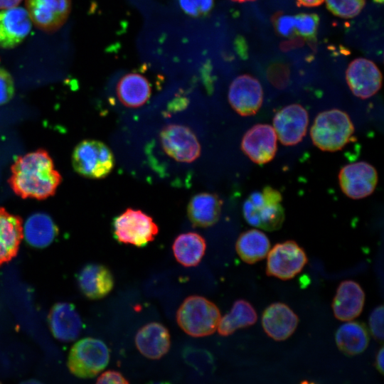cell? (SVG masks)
<instances>
[{
    "mask_svg": "<svg viewBox=\"0 0 384 384\" xmlns=\"http://www.w3.org/2000/svg\"><path fill=\"white\" fill-rule=\"evenodd\" d=\"M60 181L47 152L28 153L15 162L11 184L14 191L23 198L43 199L53 195Z\"/></svg>",
    "mask_w": 384,
    "mask_h": 384,
    "instance_id": "1",
    "label": "cell"
},
{
    "mask_svg": "<svg viewBox=\"0 0 384 384\" xmlns=\"http://www.w3.org/2000/svg\"><path fill=\"white\" fill-rule=\"evenodd\" d=\"M353 133L354 126L351 118L338 109L319 113L310 129L314 144L324 151L341 150L351 142Z\"/></svg>",
    "mask_w": 384,
    "mask_h": 384,
    "instance_id": "2",
    "label": "cell"
},
{
    "mask_svg": "<svg viewBox=\"0 0 384 384\" xmlns=\"http://www.w3.org/2000/svg\"><path fill=\"white\" fill-rule=\"evenodd\" d=\"M281 193L267 186L261 191L252 192L242 206L243 216L250 225L274 231L279 229L284 220Z\"/></svg>",
    "mask_w": 384,
    "mask_h": 384,
    "instance_id": "3",
    "label": "cell"
},
{
    "mask_svg": "<svg viewBox=\"0 0 384 384\" xmlns=\"http://www.w3.org/2000/svg\"><path fill=\"white\" fill-rule=\"evenodd\" d=\"M220 317L218 306L209 299L198 295L186 298L176 313L178 326L185 333L193 337L213 334Z\"/></svg>",
    "mask_w": 384,
    "mask_h": 384,
    "instance_id": "4",
    "label": "cell"
},
{
    "mask_svg": "<svg viewBox=\"0 0 384 384\" xmlns=\"http://www.w3.org/2000/svg\"><path fill=\"white\" fill-rule=\"evenodd\" d=\"M109 361V348L102 341L85 338L77 341L71 348L68 366L75 376L89 378L103 370Z\"/></svg>",
    "mask_w": 384,
    "mask_h": 384,
    "instance_id": "5",
    "label": "cell"
},
{
    "mask_svg": "<svg viewBox=\"0 0 384 384\" xmlns=\"http://www.w3.org/2000/svg\"><path fill=\"white\" fill-rule=\"evenodd\" d=\"M112 230L118 242L138 247L146 246L159 233V227L151 216L130 208L114 218Z\"/></svg>",
    "mask_w": 384,
    "mask_h": 384,
    "instance_id": "6",
    "label": "cell"
},
{
    "mask_svg": "<svg viewBox=\"0 0 384 384\" xmlns=\"http://www.w3.org/2000/svg\"><path fill=\"white\" fill-rule=\"evenodd\" d=\"M73 166L80 175L90 178H103L113 169L114 157L110 149L103 142L87 139L75 148Z\"/></svg>",
    "mask_w": 384,
    "mask_h": 384,
    "instance_id": "7",
    "label": "cell"
},
{
    "mask_svg": "<svg viewBox=\"0 0 384 384\" xmlns=\"http://www.w3.org/2000/svg\"><path fill=\"white\" fill-rule=\"evenodd\" d=\"M267 256V274L282 280L294 277L308 262L305 251L294 240L276 244Z\"/></svg>",
    "mask_w": 384,
    "mask_h": 384,
    "instance_id": "8",
    "label": "cell"
},
{
    "mask_svg": "<svg viewBox=\"0 0 384 384\" xmlns=\"http://www.w3.org/2000/svg\"><path fill=\"white\" fill-rule=\"evenodd\" d=\"M164 151L175 161L191 163L201 154L200 143L188 127L181 124H169L160 134Z\"/></svg>",
    "mask_w": 384,
    "mask_h": 384,
    "instance_id": "9",
    "label": "cell"
},
{
    "mask_svg": "<svg viewBox=\"0 0 384 384\" xmlns=\"http://www.w3.org/2000/svg\"><path fill=\"white\" fill-rule=\"evenodd\" d=\"M378 180L376 169L366 161L346 164L338 174L339 185L343 193L355 200L371 195L376 188Z\"/></svg>",
    "mask_w": 384,
    "mask_h": 384,
    "instance_id": "10",
    "label": "cell"
},
{
    "mask_svg": "<svg viewBox=\"0 0 384 384\" xmlns=\"http://www.w3.org/2000/svg\"><path fill=\"white\" fill-rule=\"evenodd\" d=\"M263 90L257 79L244 74L231 82L228 93L231 107L240 115L248 117L255 114L263 102Z\"/></svg>",
    "mask_w": 384,
    "mask_h": 384,
    "instance_id": "11",
    "label": "cell"
},
{
    "mask_svg": "<svg viewBox=\"0 0 384 384\" xmlns=\"http://www.w3.org/2000/svg\"><path fill=\"white\" fill-rule=\"evenodd\" d=\"M26 6L31 21L38 28L53 33L66 22L71 0H26Z\"/></svg>",
    "mask_w": 384,
    "mask_h": 384,
    "instance_id": "12",
    "label": "cell"
},
{
    "mask_svg": "<svg viewBox=\"0 0 384 384\" xmlns=\"http://www.w3.org/2000/svg\"><path fill=\"white\" fill-rule=\"evenodd\" d=\"M308 124V112L299 104L284 107L273 118V128L277 137L285 146H293L299 143L306 133Z\"/></svg>",
    "mask_w": 384,
    "mask_h": 384,
    "instance_id": "13",
    "label": "cell"
},
{
    "mask_svg": "<svg viewBox=\"0 0 384 384\" xmlns=\"http://www.w3.org/2000/svg\"><path fill=\"white\" fill-rule=\"evenodd\" d=\"M346 80L351 92L365 100L375 95L382 85V74L369 59L358 58L352 60L346 71Z\"/></svg>",
    "mask_w": 384,
    "mask_h": 384,
    "instance_id": "14",
    "label": "cell"
},
{
    "mask_svg": "<svg viewBox=\"0 0 384 384\" xmlns=\"http://www.w3.org/2000/svg\"><path fill=\"white\" fill-rule=\"evenodd\" d=\"M277 140V134L272 126L268 124H257L244 134L241 147L252 161L257 164H265L275 156Z\"/></svg>",
    "mask_w": 384,
    "mask_h": 384,
    "instance_id": "15",
    "label": "cell"
},
{
    "mask_svg": "<svg viewBox=\"0 0 384 384\" xmlns=\"http://www.w3.org/2000/svg\"><path fill=\"white\" fill-rule=\"evenodd\" d=\"M31 21L26 9L13 7L0 11V48L18 46L29 34Z\"/></svg>",
    "mask_w": 384,
    "mask_h": 384,
    "instance_id": "16",
    "label": "cell"
},
{
    "mask_svg": "<svg viewBox=\"0 0 384 384\" xmlns=\"http://www.w3.org/2000/svg\"><path fill=\"white\" fill-rule=\"evenodd\" d=\"M299 323L297 315L287 304L281 302L268 306L262 315L265 333L275 341H284L295 331Z\"/></svg>",
    "mask_w": 384,
    "mask_h": 384,
    "instance_id": "17",
    "label": "cell"
},
{
    "mask_svg": "<svg viewBox=\"0 0 384 384\" xmlns=\"http://www.w3.org/2000/svg\"><path fill=\"white\" fill-rule=\"evenodd\" d=\"M364 302L365 293L359 284L353 280L343 281L333 299L334 314L340 321L353 320L362 312Z\"/></svg>",
    "mask_w": 384,
    "mask_h": 384,
    "instance_id": "18",
    "label": "cell"
},
{
    "mask_svg": "<svg viewBox=\"0 0 384 384\" xmlns=\"http://www.w3.org/2000/svg\"><path fill=\"white\" fill-rule=\"evenodd\" d=\"M139 351L150 359H159L169 350L171 337L168 329L158 322H150L142 326L135 336Z\"/></svg>",
    "mask_w": 384,
    "mask_h": 384,
    "instance_id": "19",
    "label": "cell"
},
{
    "mask_svg": "<svg viewBox=\"0 0 384 384\" xmlns=\"http://www.w3.org/2000/svg\"><path fill=\"white\" fill-rule=\"evenodd\" d=\"M48 320L53 336L63 341L77 338L82 328L81 319L74 306L65 302L58 303L53 306Z\"/></svg>",
    "mask_w": 384,
    "mask_h": 384,
    "instance_id": "20",
    "label": "cell"
},
{
    "mask_svg": "<svg viewBox=\"0 0 384 384\" xmlns=\"http://www.w3.org/2000/svg\"><path fill=\"white\" fill-rule=\"evenodd\" d=\"M110 270L100 264H88L80 272L78 282L81 292L87 298L99 299L106 297L114 287Z\"/></svg>",
    "mask_w": 384,
    "mask_h": 384,
    "instance_id": "21",
    "label": "cell"
},
{
    "mask_svg": "<svg viewBox=\"0 0 384 384\" xmlns=\"http://www.w3.org/2000/svg\"><path fill=\"white\" fill-rule=\"evenodd\" d=\"M222 201L215 193H199L193 196L187 208L188 216L195 227L207 228L217 223Z\"/></svg>",
    "mask_w": 384,
    "mask_h": 384,
    "instance_id": "22",
    "label": "cell"
},
{
    "mask_svg": "<svg viewBox=\"0 0 384 384\" xmlns=\"http://www.w3.org/2000/svg\"><path fill=\"white\" fill-rule=\"evenodd\" d=\"M22 237L21 220L0 208V265L16 255Z\"/></svg>",
    "mask_w": 384,
    "mask_h": 384,
    "instance_id": "23",
    "label": "cell"
},
{
    "mask_svg": "<svg viewBox=\"0 0 384 384\" xmlns=\"http://www.w3.org/2000/svg\"><path fill=\"white\" fill-rule=\"evenodd\" d=\"M117 95L119 101L129 107H139L144 105L151 95L148 80L137 73L122 76L117 82Z\"/></svg>",
    "mask_w": 384,
    "mask_h": 384,
    "instance_id": "24",
    "label": "cell"
},
{
    "mask_svg": "<svg viewBox=\"0 0 384 384\" xmlns=\"http://www.w3.org/2000/svg\"><path fill=\"white\" fill-rule=\"evenodd\" d=\"M335 340L338 349L346 356L363 353L368 346V329L362 322L349 321L341 325L336 332Z\"/></svg>",
    "mask_w": 384,
    "mask_h": 384,
    "instance_id": "25",
    "label": "cell"
},
{
    "mask_svg": "<svg viewBox=\"0 0 384 384\" xmlns=\"http://www.w3.org/2000/svg\"><path fill=\"white\" fill-rule=\"evenodd\" d=\"M58 229L50 216L43 213L31 215L26 221L23 235L32 247L43 248L55 239Z\"/></svg>",
    "mask_w": 384,
    "mask_h": 384,
    "instance_id": "26",
    "label": "cell"
},
{
    "mask_svg": "<svg viewBox=\"0 0 384 384\" xmlns=\"http://www.w3.org/2000/svg\"><path fill=\"white\" fill-rule=\"evenodd\" d=\"M235 249L242 261L247 264H254L267 255L270 250V242L263 232L251 229L240 235Z\"/></svg>",
    "mask_w": 384,
    "mask_h": 384,
    "instance_id": "27",
    "label": "cell"
},
{
    "mask_svg": "<svg viewBox=\"0 0 384 384\" xmlns=\"http://www.w3.org/2000/svg\"><path fill=\"white\" fill-rule=\"evenodd\" d=\"M206 248L205 239L198 233L193 232L179 235L172 245L176 260L185 267L196 266L203 257Z\"/></svg>",
    "mask_w": 384,
    "mask_h": 384,
    "instance_id": "28",
    "label": "cell"
},
{
    "mask_svg": "<svg viewBox=\"0 0 384 384\" xmlns=\"http://www.w3.org/2000/svg\"><path fill=\"white\" fill-rule=\"evenodd\" d=\"M257 315L252 304L244 299L235 301L230 312L220 317L218 331L220 335L227 336L236 330L250 326L255 324Z\"/></svg>",
    "mask_w": 384,
    "mask_h": 384,
    "instance_id": "29",
    "label": "cell"
},
{
    "mask_svg": "<svg viewBox=\"0 0 384 384\" xmlns=\"http://www.w3.org/2000/svg\"><path fill=\"white\" fill-rule=\"evenodd\" d=\"M183 357L186 363L201 373H208L213 368V358L205 349L186 348L183 350Z\"/></svg>",
    "mask_w": 384,
    "mask_h": 384,
    "instance_id": "30",
    "label": "cell"
},
{
    "mask_svg": "<svg viewBox=\"0 0 384 384\" xmlns=\"http://www.w3.org/2000/svg\"><path fill=\"white\" fill-rule=\"evenodd\" d=\"M324 1L329 11L343 18L356 16L366 4V0H325Z\"/></svg>",
    "mask_w": 384,
    "mask_h": 384,
    "instance_id": "31",
    "label": "cell"
},
{
    "mask_svg": "<svg viewBox=\"0 0 384 384\" xmlns=\"http://www.w3.org/2000/svg\"><path fill=\"white\" fill-rule=\"evenodd\" d=\"M213 2V0H179L182 9L196 16L206 14L212 8Z\"/></svg>",
    "mask_w": 384,
    "mask_h": 384,
    "instance_id": "32",
    "label": "cell"
},
{
    "mask_svg": "<svg viewBox=\"0 0 384 384\" xmlns=\"http://www.w3.org/2000/svg\"><path fill=\"white\" fill-rule=\"evenodd\" d=\"M14 94V82L11 75L0 68V105L8 102Z\"/></svg>",
    "mask_w": 384,
    "mask_h": 384,
    "instance_id": "33",
    "label": "cell"
},
{
    "mask_svg": "<svg viewBox=\"0 0 384 384\" xmlns=\"http://www.w3.org/2000/svg\"><path fill=\"white\" fill-rule=\"evenodd\" d=\"M369 327L373 337L382 341L383 340V306L380 305L371 312L369 317Z\"/></svg>",
    "mask_w": 384,
    "mask_h": 384,
    "instance_id": "34",
    "label": "cell"
},
{
    "mask_svg": "<svg viewBox=\"0 0 384 384\" xmlns=\"http://www.w3.org/2000/svg\"><path fill=\"white\" fill-rule=\"evenodd\" d=\"M97 383L127 384L129 381L117 370H109L102 373L97 380Z\"/></svg>",
    "mask_w": 384,
    "mask_h": 384,
    "instance_id": "35",
    "label": "cell"
},
{
    "mask_svg": "<svg viewBox=\"0 0 384 384\" xmlns=\"http://www.w3.org/2000/svg\"><path fill=\"white\" fill-rule=\"evenodd\" d=\"M384 349L382 346L378 351L376 358H375V367L378 370L383 374V357H384Z\"/></svg>",
    "mask_w": 384,
    "mask_h": 384,
    "instance_id": "36",
    "label": "cell"
},
{
    "mask_svg": "<svg viewBox=\"0 0 384 384\" xmlns=\"http://www.w3.org/2000/svg\"><path fill=\"white\" fill-rule=\"evenodd\" d=\"M325 0H297L299 6L315 7L321 5Z\"/></svg>",
    "mask_w": 384,
    "mask_h": 384,
    "instance_id": "37",
    "label": "cell"
},
{
    "mask_svg": "<svg viewBox=\"0 0 384 384\" xmlns=\"http://www.w3.org/2000/svg\"><path fill=\"white\" fill-rule=\"evenodd\" d=\"M22 0H0V9L17 6Z\"/></svg>",
    "mask_w": 384,
    "mask_h": 384,
    "instance_id": "38",
    "label": "cell"
},
{
    "mask_svg": "<svg viewBox=\"0 0 384 384\" xmlns=\"http://www.w3.org/2000/svg\"><path fill=\"white\" fill-rule=\"evenodd\" d=\"M232 1H238V2H245V1H254V0H232Z\"/></svg>",
    "mask_w": 384,
    "mask_h": 384,
    "instance_id": "39",
    "label": "cell"
}]
</instances>
